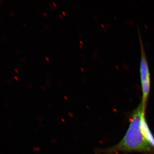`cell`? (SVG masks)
I'll return each instance as SVG.
<instances>
[{
  "label": "cell",
  "mask_w": 154,
  "mask_h": 154,
  "mask_svg": "<svg viewBox=\"0 0 154 154\" xmlns=\"http://www.w3.org/2000/svg\"><path fill=\"white\" fill-rule=\"evenodd\" d=\"M140 46V65L141 86L142 98L141 102L145 108L150 91L151 74L143 42L140 31H138Z\"/></svg>",
  "instance_id": "2"
},
{
  "label": "cell",
  "mask_w": 154,
  "mask_h": 154,
  "mask_svg": "<svg viewBox=\"0 0 154 154\" xmlns=\"http://www.w3.org/2000/svg\"><path fill=\"white\" fill-rule=\"evenodd\" d=\"M80 42L81 43V45H83V42L81 41H80Z\"/></svg>",
  "instance_id": "7"
},
{
  "label": "cell",
  "mask_w": 154,
  "mask_h": 154,
  "mask_svg": "<svg viewBox=\"0 0 154 154\" xmlns=\"http://www.w3.org/2000/svg\"><path fill=\"white\" fill-rule=\"evenodd\" d=\"M142 114L141 120V129L142 132L148 142L154 149V137L150 131L148 125L147 123L145 113Z\"/></svg>",
  "instance_id": "3"
},
{
  "label": "cell",
  "mask_w": 154,
  "mask_h": 154,
  "mask_svg": "<svg viewBox=\"0 0 154 154\" xmlns=\"http://www.w3.org/2000/svg\"><path fill=\"white\" fill-rule=\"evenodd\" d=\"M62 13L63 14V15H64V16H65L66 13H65V12H64L63 11H62Z\"/></svg>",
  "instance_id": "6"
},
{
  "label": "cell",
  "mask_w": 154,
  "mask_h": 154,
  "mask_svg": "<svg viewBox=\"0 0 154 154\" xmlns=\"http://www.w3.org/2000/svg\"><path fill=\"white\" fill-rule=\"evenodd\" d=\"M43 15H44V16H45V17H46L47 16V14H46V13H44V14H43Z\"/></svg>",
  "instance_id": "4"
},
{
  "label": "cell",
  "mask_w": 154,
  "mask_h": 154,
  "mask_svg": "<svg viewBox=\"0 0 154 154\" xmlns=\"http://www.w3.org/2000/svg\"><path fill=\"white\" fill-rule=\"evenodd\" d=\"M59 17H60V18H61V19H63V17H62L60 15H59Z\"/></svg>",
  "instance_id": "9"
},
{
  "label": "cell",
  "mask_w": 154,
  "mask_h": 154,
  "mask_svg": "<svg viewBox=\"0 0 154 154\" xmlns=\"http://www.w3.org/2000/svg\"><path fill=\"white\" fill-rule=\"evenodd\" d=\"M145 109L140 102L131 115L129 127L124 137L117 144L104 150L105 153L137 152L154 154V149L146 139L141 129V117Z\"/></svg>",
  "instance_id": "1"
},
{
  "label": "cell",
  "mask_w": 154,
  "mask_h": 154,
  "mask_svg": "<svg viewBox=\"0 0 154 154\" xmlns=\"http://www.w3.org/2000/svg\"><path fill=\"white\" fill-rule=\"evenodd\" d=\"M49 7H51V5H49ZM51 8H52V6H51Z\"/></svg>",
  "instance_id": "12"
},
{
  "label": "cell",
  "mask_w": 154,
  "mask_h": 154,
  "mask_svg": "<svg viewBox=\"0 0 154 154\" xmlns=\"http://www.w3.org/2000/svg\"><path fill=\"white\" fill-rule=\"evenodd\" d=\"M80 47H81V48H83V47H82V45H80Z\"/></svg>",
  "instance_id": "11"
},
{
  "label": "cell",
  "mask_w": 154,
  "mask_h": 154,
  "mask_svg": "<svg viewBox=\"0 0 154 154\" xmlns=\"http://www.w3.org/2000/svg\"><path fill=\"white\" fill-rule=\"evenodd\" d=\"M81 69H82V70L83 71V72H84V69H83L82 68H81Z\"/></svg>",
  "instance_id": "10"
},
{
  "label": "cell",
  "mask_w": 154,
  "mask_h": 154,
  "mask_svg": "<svg viewBox=\"0 0 154 154\" xmlns=\"http://www.w3.org/2000/svg\"><path fill=\"white\" fill-rule=\"evenodd\" d=\"M45 59H46L48 61H49V58H48L45 57Z\"/></svg>",
  "instance_id": "5"
},
{
  "label": "cell",
  "mask_w": 154,
  "mask_h": 154,
  "mask_svg": "<svg viewBox=\"0 0 154 154\" xmlns=\"http://www.w3.org/2000/svg\"><path fill=\"white\" fill-rule=\"evenodd\" d=\"M55 7H56V4H55V3H53Z\"/></svg>",
  "instance_id": "8"
}]
</instances>
